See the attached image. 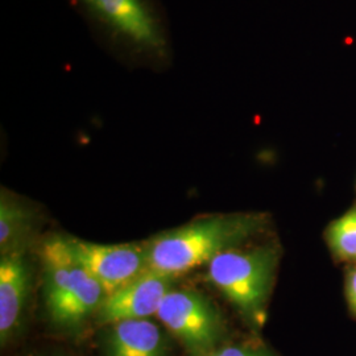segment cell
Wrapping results in <instances>:
<instances>
[{"instance_id":"5","label":"cell","mask_w":356,"mask_h":356,"mask_svg":"<svg viewBox=\"0 0 356 356\" xmlns=\"http://www.w3.org/2000/svg\"><path fill=\"white\" fill-rule=\"evenodd\" d=\"M78 261L101 282L107 294L115 292L149 269L147 245L98 244L69 239Z\"/></svg>"},{"instance_id":"6","label":"cell","mask_w":356,"mask_h":356,"mask_svg":"<svg viewBox=\"0 0 356 356\" xmlns=\"http://www.w3.org/2000/svg\"><path fill=\"white\" fill-rule=\"evenodd\" d=\"M173 279L148 269L138 279L106 296L97 313L98 322L113 325L119 321L157 316L166 294L172 291Z\"/></svg>"},{"instance_id":"7","label":"cell","mask_w":356,"mask_h":356,"mask_svg":"<svg viewBox=\"0 0 356 356\" xmlns=\"http://www.w3.org/2000/svg\"><path fill=\"white\" fill-rule=\"evenodd\" d=\"M31 291V268L26 256L15 250L0 260V342L4 347L20 329Z\"/></svg>"},{"instance_id":"9","label":"cell","mask_w":356,"mask_h":356,"mask_svg":"<svg viewBox=\"0 0 356 356\" xmlns=\"http://www.w3.org/2000/svg\"><path fill=\"white\" fill-rule=\"evenodd\" d=\"M106 296L101 282L81 264L73 285L49 316L58 327L76 330L90 316L98 313Z\"/></svg>"},{"instance_id":"12","label":"cell","mask_w":356,"mask_h":356,"mask_svg":"<svg viewBox=\"0 0 356 356\" xmlns=\"http://www.w3.org/2000/svg\"><path fill=\"white\" fill-rule=\"evenodd\" d=\"M209 356H275L264 347L247 346V344H234L219 347Z\"/></svg>"},{"instance_id":"11","label":"cell","mask_w":356,"mask_h":356,"mask_svg":"<svg viewBox=\"0 0 356 356\" xmlns=\"http://www.w3.org/2000/svg\"><path fill=\"white\" fill-rule=\"evenodd\" d=\"M327 239L337 256L356 261V207L332 222Z\"/></svg>"},{"instance_id":"4","label":"cell","mask_w":356,"mask_h":356,"mask_svg":"<svg viewBox=\"0 0 356 356\" xmlns=\"http://www.w3.org/2000/svg\"><path fill=\"white\" fill-rule=\"evenodd\" d=\"M156 317L191 356L213 354L225 338L226 327L219 310L201 293L172 289Z\"/></svg>"},{"instance_id":"10","label":"cell","mask_w":356,"mask_h":356,"mask_svg":"<svg viewBox=\"0 0 356 356\" xmlns=\"http://www.w3.org/2000/svg\"><path fill=\"white\" fill-rule=\"evenodd\" d=\"M32 226V214L22 202L1 191L0 198V250L7 254L15 250L26 238Z\"/></svg>"},{"instance_id":"2","label":"cell","mask_w":356,"mask_h":356,"mask_svg":"<svg viewBox=\"0 0 356 356\" xmlns=\"http://www.w3.org/2000/svg\"><path fill=\"white\" fill-rule=\"evenodd\" d=\"M264 225L257 214H229L197 219L178 229L166 231L147 245L148 266L154 272L178 276L218 254L234 250Z\"/></svg>"},{"instance_id":"13","label":"cell","mask_w":356,"mask_h":356,"mask_svg":"<svg viewBox=\"0 0 356 356\" xmlns=\"http://www.w3.org/2000/svg\"><path fill=\"white\" fill-rule=\"evenodd\" d=\"M346 294H347V301H348L350 309L356 316V269H353L347 276Z\"/></svg>"},{"instance_id":"1","label":"cell","mask_w":356,"mask_h":356,"mask_svg":"<svg viewBox=\"0 0 356 356\" xmlns=\"http://www.w3.org/2000/svg\"><path fill=\"white\" fill-rule=\"evenodd\" d=\"M70 1L103 48L122 64L153 72L172 65V38L157 0Z\"/></svg>"},{"instance_id":"3","label":"cell","mask_w":356,"mask_h":356,"mask_svg":"<svg viewBox=\"0 0 356 356\" xmlns=\"http://www.w3.org/2000/svg\"><path fill=\"white\" fill-rule=\"evenodd\" d=\"M277 254L270 247L229 250L209 264V280L223 293L247 318L263 319L272 288Z\"/></svg>"},{"instance_id":"8","label":"cell","mask_w":356,"mask_h":356,"mask_svg":"<svg viewBox=\"0 0 356 356\" xmlns=\"http://www.w3.org/2000/svg\"><path fill=\"white\" fill-rule=\"evenodd\" d=\"M106 356H168L169 343L161 327L149 318L126 319L108 325Z\"/></svg>"}]
</instances>
